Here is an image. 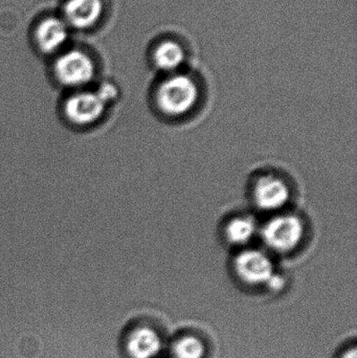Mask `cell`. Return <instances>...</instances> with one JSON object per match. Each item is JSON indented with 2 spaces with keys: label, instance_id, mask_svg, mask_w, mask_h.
Listing matches in <instances>:
<instances>
[{
  "label": "cell",
  "instance_id": "ba28073f",
  "mask_svg": "<svg viewBox=\"0 0 357 358\" xmlns=\"http://www.w3.org/2000/svg\"><path fill=\"white\" fill-rule=\"evenodd\" d=\"M68 37V27L61 17H42L31 29V39L40 54H54L61 50Z\"/></svg>",
  "mask_w": 357,
  "mask_h": 358
},
{
  "label": "cell",
  "instance_id": "7a4b0ae2",
  "mask_svg": "<svg viewBox=\"0 0 357 358\" xmlns=\"http://www.w3.org/2000/svg\"><path fill=\"white\" fill-rule=\"evenodd\" d=\"M117 98V90L112 84H103L96 90H73L61 101L59 115L71 129H90L103 121Z\"/></svg>",
  "mask_w": 357,
  "mask_h": 358
},
{
  "label": "cell",
  "instance_id": "5b68a950",
  "mask_svg": "<svg viewBox=\"0 0 357 358\" xmlns=\"http://www.w3.org/2000/svg\"><path fill=\"white\" fill-rule=\"evenodd\" d=\"M230 266L233 275L252 288L268 287L278 273L275 257L264 248L253 246L235 250Z\"/></svg>",
  "mask_w": 357,
  "mask_h": 358
},
{
  "label": "cell",
  "instance_id": "30bf717a",
  "mask_svg": "<svg viewBox=\"0 0 357 358\" xmlns=\"http://www.w3.org/2000/svg\"><path fill=\"white\" fill-rule=\"evenodd\" d=\"M124 347L130 358H154L161 352L163 342L153 328L138 326L126 336Z\"/></svg>",
  "mask_w": 357,
  "mask_h": 358
},
{
  "label": "cell",
  "instance_id": "3957f363",
  "mask_svg": "<svg viewBox=\"0 0 357 358\" xmlns=\"http://www.w3.org/2000/svg\"><path fill=\"white\" fill-rule=\"evenodd\" d=\"M247 193L252 208L270 216L291 208L296 194L295 183L282 170L262 168L249 176Z\"/></svg>",
  "mask_w": 357,
  "mask_h": 358
},
{
  "label": "cell",
  "instance_id": "4fadbf2b",
  "mask_svg": "<svg viewBox=\"0 0 357 358\" xmlns=\"http://www.w3.org/2000/svg\"><path fill=\"white\" fill-rule=\"evenodd\" d=\"M341 358H357L356 357V349L352 348L351 350H347Z\"/></svg>",
  "mask_w": 357,
  "mask_h": 358
},
{
  "label": "cell",
  "instance_id": "8992f818",
  "mask_svg": "<svg viewBox=\"0 0 357 358\" xmlns=\"http://www.w3.org/2000/svg\"><path fill=\"white\" fill-rule=\"evenodd\" d=\"M52 73L54 82L61 87L71 92L83 90L96 77V61L85 50L73 48L57 57Z\"/></svg>",
  "mask_w": 357,
  "mask_h": 358
},
{
  "label": "cell",
  "instance_id": "8fae6325",
  "mask_svg": "<svg viewBox=\"0 0 357 358\" xmlns=\"http://www.w3.org/2000/svg\"><path fill=\"white\" fill-rule=\"evenodd\" d=\"M186 60V52L178 42L163 40L153 50L152 61L159 71L169 73H176Z\"/></svg>",
  "mask_w": 357,
  "mask_h": 358
},
{
  "label": "cell",
  "instance_id": "52a82bcc",
  "mask_svg": "<svg viewBox=\"0 0 357 358\" xmlns=\"http://www.w3.org/2000/svg\"><path fill=\"white\" fill-rule=\"evenodd\" d=\"M260 223L251 213L234 212L226 215L219 225V235L228 248L235 250L252 246L259 237Z\"/></svg>",
  "mask_w": 357,
  "mask_h": 358
},
{
  "label": "cell",
  "instance_id": "6da1fadb",
  "mask_svg": "<svg viewBox=\"0 0 357 358\" xmlns=\"http://www.w3.org/2000/svg\"><path fill=\"white\" fill-rule=\"evenodd\" d=\"M201 99L198 82L188 73H169L151 94V106L159 117L180 121L190 117Z\"/></svg>",
  "mask_w": 357,
  "mask_h": 358
},
{
  "label": "cell",
  "instance_id": "277c9868",
  "mask_svg": "<svg viewBox=\"0 0 357 358\" xmlns=\"http://www.w3.org/2000/svg\"><path fill=\"white\" fill-rule=\"evenodd\" d=\"M309 223L305 215L289 208L266 216L260 223L259 238L272 256H291L307 241Z\"/></svg>",
  "mask_w": 357,
  "mask_h": 358
},
{
  "label": "cell",
  "instance_id": "7c38bea8",
  "mask_svg": "<svg viewBox=\"0 0 357 358\" xmlns=\"http://www.w3.org/2000/svg\"><path fill=\"white\" fill-rule=\"evenodd\" d=\"M207 349L205 343L195 336H184L174 343L172 353L175 358H203Z\"/></svg>",
  "mask_w": 357,
  "mask_h": 358
},
{
  "label": "cell",
  "instance_id": "9c48e42d",
  "mask_svg": "<svg viewBox=\"0 0 357 358\" xmlns=\"http://www.w3.org/2000/svg\"><path fill=\"white\" fill-rule=\"evenodd\" d=\"M103 14V0H64L60 17L67 27L83 31L96 27Z\"/></svg>",
  "mask_w": 357,
  "mask_h": 358
}]
</instances>
